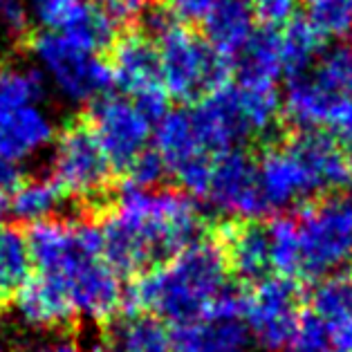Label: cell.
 Returning <instances> with one entry per match:
<instances>
[{
    "instance_id": "1",
    "label": "cell",
    "mask_w": 352,
    "mask_h": 352,
    "mask_svg": "<svg viewBox=\"0 0 352 352\" xmlns=\"http://www.w3.org/2000/svg\"><path fill=\"white\" fill-rule=\"evenodd\" d=\"M97 222L104 261L119 278L157 267L207 234L200 204L177 186L144 191L117 184L113 202Z\"/></svg>"
},
{
    "instance_id": "2",
    "label": "cell",
    "mask_w": 352,
    "mask_h": 352,
    "mask_svg": "<svg viewBox=\"0 0 352 352\" xmlns=\"http://www.w3.org/2000/svg\"><path fill=\"white\" fill-rule=\"evenodd\" d=\"M227 261L216 236L207 231L170 261L131 278L122 294V316L153 314L173 325L202 321L227 287Z\"/></svg>"
},
{
    "instance_id": "3",
    "label": "cell",
    "mask_w": 352,
    "mask_h": 352,
    "mask_svg": "<svg viewBox=\"0 0 352 352\" xmlns=\"http://www.w3.org/2000/svg\"><path fill=\"white\" fill-rule=\"evenodd\" d=\"M162 85L168 99L195 104L234 79V61L207 45L200 34L184 23H173L155 38Z\"/></svg>"
},
{
    "instance_id": "4",
    "label": "cell",
    "mask_w": 352,
    "mask_h": 352,
    "mask_svg": "<svg viewBox=\"0 0 352 352\" xmlns=\"http://www.w3.org/2000/svg\"><path fill=\"white\" fill-rule=\"evenodd\" d=\"M52 175L67 197L79 202L81 216L97 220L117 193V179L83 115L74 117L56 135Z\"/></svg>"
},
{
    "instance_id": "5",
    "label": "cell",
    "mask_w": 352,
    "mask_h": 352,
    "mask_svg": "<svg viewBox=\"0 0 352 352\" xmlns=\"http://www.w3.org/2000/svg\"><path fill=\"white\" fill-rule=\"evenodd\" d=\"M300 240L303 280H319L343 270L352 258V197L323 193L300 202L294 211Z\"/></svg>"
},
{
    "instance_id": "6",
    "label": "cell",
    "mask_w": 352,
    "mask_h": 352,
    "mask_svg": "<svg viewBox=\"0 0 352 352\" xmlns=\"http://www.w3.org/2000/svg\"><path fill=\"white\" fill-rule=\"evenodd\" d=\"M25 47L34 54L54 88L74 104H90L115 85L106 58L85 52L61 32L30 34Z\"/></svg>"
},
{
    "instance_id": "7",
    "label": "cell",
    "mask_w": 352,
    "mask_h": 352,
    "mask_svg": "<svg viewBox=\"0 0 352 352\" xmlns=\"http://www.w3.org/2000/svg\"><path fill=\"white\" fill-rule=\"evenodd\" d=\"M83 119L104 151L115 177H122L131 162L148 148L153 137V126L124 94L108 92L90 101Z\"/></svg>"
},
{
    "instance_id": "8",
    "label": "cell",
    "mask_w": 352,
    "mask_h": 352,
    "mask_svg": "<svg viewBox=\"0 0 352 352\" xmlns=\"http://www.w3.org/2000/svg\"><path fill=\"white\" fill-rule=\"evenodd\" d=\"M300 280L267 276L247 289L245 325L267 352H283L300 316Z\"/></svg>"
},
{
    "instance_id": "9",
    "label": "cell",
    "mask_w": 352,
    "mask_h": 352,
    "mask_svg": "<svg viewBox=\"0 0 352 352\" xmlns=\"http://www.w3.org/2000/svg\"><path fill=\"white\" fill-rule=\"evenodd\" d=\"M207 200L236 220H261L270 209L263 200L256 157L245 148H231L213 157Z\"/></svg>"
},
{
    "instance_id": "10",
    "label": "cell",
    "mask_w": 352,
    "mask_h": 352,
    "mask_svg": "<svg viewBox=\"0 0 352 352\" xmlns=\"http://www.w3.org/2000/svg\"><path fill=\"white\" fill-rule=\"evenodd\" d=\"M283 146L310 177L316 195L337 193L350 184L352 151L325 131H285Z\"/></svg>"
},
{
    "instance_id": "11",
    "label": "cell",
    "mask_w": 352,
    "mask_h": 352,
    "mask_svg": "<svg viewBox=\"0 0 352 352\" xmlns=\"http://www.w3.org/2000/svg\"><path fill=\"white\" fill-rule=\"evenodd\" d=\"M188 113H191L197 142L211 157L231 148H240V144L252 137L247 119L240 110L238 90L231 83L195 101Z\"/></svg>"
},
{
    "instance_id": "12",
    "label": "cell",
    "mask_w": 352,
    "mask_h": 352,
    "mask_svg": "<svg viewBox=\"0 0 352 352\" xmlns=\"http://www.w3.org/2000/svg\"><path fill=\"white\" fill-rule=\"evenodd\" d=\"M211 234L222 247L227 270L238 283L254 285L267 278L270 265V234L261 220H220Z\"/></svg>"
},
{
    "instance_id": "13",
    "label": "cell",
    "mask_w": 352,
    "mask_h": 352,
    "mask_svg": "<svg viewBox=\"0 0 352 352\" xmlns=\"http://www.w3.org/2000/svg\"><path fill=\"white\" fill-rule=\"evenodd\" d=\"M106 58L113 72V83L128 99L151 90L164 88L160 74V54L155 41L140 30H126L117 36Z\"/></svg>"
},
{
    "instance_id": "14",
    "label": "cell",
    "mask_w": 352,
    "mask_h": 352,
    "mask_svg": "<svg viewBox=\"0 0 352 352\" xmlns=\"http://www.w3.org/2000/svg\"><path fill=\"white\" fill-rule=\"evenodd\" d=\"M256 166H258L261 193L270 213L316 197L310 177L280 140L265 144L256 157Z\"/></svg>"
},
{
    "instance_id": "15",
    "label": "cell",
    "mask_w": 352,
    "mask_h": 352,
    "mask_svg": "<svg viewBox=\"0 0 352 352\" xmlns=\"http://www.w3.org/2000/svg\"><path fill=\"white\" fill-rule=\"evenodd\" d=\"M348 94L332 92L314 79V76H298L287 81V92L280 99V122H285L287 131H325L337 119V110Z\"/></svg>"
},
{
    "instance_id": "16",
    "label": "cell",
    "mask_w": 352,
    "mask_h": 352,
    "mask_svg": "<svg viewBox=\"0 0 352 352\" xmlns=\"http://www.w3.org/2000/svg\"><path fill=\"white\" fill-rule=\"evenodd\" d=\"M14 307L25 325L43 330L67 328L76 316L65 285L47 274L30 276L28 283L16 292Z\"/></svg>"
},
{
    "instance_id": "17",
    "label": "cell",
    "mask_w": 352,
    "mask_h": 352,
    "mask_svg": "<svg viewBox=\"0 0 352 352\" xmlns=\"http://www.w3.org/2000/svg\"><path fill=\"white\" fill-rule=\"evenodd\" d=\"M56 140L54 124L36 106L0 117V157L21 164Z\"/></svg>"
},
{
    "instance_id": "18",
    "label": "cell",
    "mask_w": 352,
    "mask_h": 352,
    "mask_svg": "<svg viewBox=\"0 0 352 352\" xmlns=\"http://www.w3.org/2000/svg\"><path fill=\"white\" fill-rule=\"evenodd\" d=\"M252 332L243 321H191L170 328L173 352H247Z\"/></svg>"
},
{
    "instance_id": "19",
    "label": "cell",
    "mask_w": 352,
    "mask_h": 352,
    "mask_svg": "<svg viewBox=\"0 0 352 352\" xmlns=\"http://www.w3.org/2000/svg\"><path fill=\"white\" fill-rule=\"evenodd\" d=\"M256 30V16L249 0H220L202 23V38L218 54L234 58Z\"/></svg>"
},
{
    "instance_id": "20",
    "label": "cell",
    "mask_w": 352,
    "mask_h": 352,
    "mask_svg": "<svg viewBox=\"0 0 352 352\" xmlns=\"http://www.w3.org/2000/svg\"><path fill=\"white\" fill-rule=\"evenodd\" d=\"M280 74V32L267 25H256L252 38L234 58L236 85H276Z\"/></svg>"
},
{
    "instance_id": "21",
    "label": "cell",
    "mask_w": 352,
    "mask_h": 352,
    "mask_svg": "<svg viewBox=\"0 0 352 352\" xmlns=\"http://www.w3.org/2000/svg\"><path fill=\"white\" fill-rule=\"evenodd\" d=\"M153 148L160 153L168 168V175L186 162L200 155H207L197 142L195 128L188 108L168 110V113L153 126ZM211 157V155H209Z\"/></svg>"
},
{
    "instance_id": "22",
    "label": "cell",
    "mask_w": 352,
    "mask_h": 352,
    "mask_svg": "<svg viewBox=\"0 0 352 352\" xmlns=\"http://www.w3.org/2000/svg\"><path fill=\"white\" fill-rule=\"evenodd\" d=\"M108 339L119 352H170V330L153 314L122 316L110 321Z\"/></svg>"
},
{
    "instance_id": "23",
    "label": "cell",
    "mask_w": 352,
    "mask_h": 352,
    "mask_svg": "<svg viewBox=\"0 0 352 352\" xmlns=\"http://www.w3.org/2000/svg\"><path fill=\"white\" fill-rule=\"evenodd\" d=\"M63 188L56 184L52 175H36L25 177L21 186L12 193L10 211L19 222H41L54 218V213L65 202Z\"/></svg>"
},
{
    "instance_id": "24",
    "label": "cell",
    "mask_w": 352,
    "mask_h": 352,
    "mask_svg": "<svg viewBox=\"0 0 352 352\" xmlns=\"http://www.w3.org/2000/svg\"><path fill=\"white\" fill-rule=\"evenodd\" d=\"M323 52V38L314 32V28L303 16H294L285 23L280 32V54H283V72L287 79L305 76L307 70L319 61Z\"/></svg>"
},
{
    "instance_id": "25",
    "label": "cell",
    "mask_w": 352,
    "mask_h": 352,
    "mask_svg": "<svg viewBox=\"0 0 352 352\" xmlns=\"http://www.w3.org/2000/svg\"><path fill=\"white\" fill-rule=\"evenodd\" d=\"M307 303L325 325L352 319V270H337L314 280Z\"/></svg>"
},
{
    "instance_id": "26",
    "label": "cell",
    "mask_w": 352,
    "mask_h": 352,
    "mask_svg": "<svg viewBox=\"0 0 352 352\" xmlns=\"http://www.w3.org/2000/svg\"><path fill=\"white\" fill-rule=\"evenodd\" d=\"M45 92V79L36 67L0 61V117L14 110L36 106Z\"/></svg>"
},
{
    "instance_id": "27",
    "label": "cell",
    "mask_w": 352,
    "mask_h": 352,
    "mask_svg": "<svg viewBox=\"0 0 352 352\" xmlns=\"http://www.w3.org/2000/svg\"><path fill=\"white\" fill-rule=\"evenodd\" d=\"M32 276V258L25 234L14 225L0 227V296L16 294Z\"/></svg>"
},
{
    "instance_id": "28",
    "label": "cell",
    "mask_w": 352,
    "mask_h": 352,
    "mask_svg": "<svg viewBox=\"0 0 352 352\" xmlns=\"http://www.w3.org/2000/svg\"><path fill=\"white\" fill-rule=\"evenodd\" d=\"M65 38H70L74 45H79L85 52L101 54L113 47V43L122 32L110 21V16L90 3H83L79 14L74 16L72 23L61 32Z\"/></svg>"
},
{
    "instance_id": "29",
    "label": "cell",
    "mask_w": 352,
    "mask_h": 352,
    "mask_svg": "<svg viewBox=\"0 0 352 352\" xmlns=\"http://www.w3.org/2000/svg\"><path fill=\"white\" fill-rule=\"evenodd\" d=\"M270 265L276 276L298 278L300 274V240L294 213H278L267 222Z\"/></svg>"
},
{
    "instance_id": "30",
    "label": "cell",
    "mask_w": 352,
    "mask_h": 352,
    "mask_svg": "<svg viewBox=\"0 0 352 352\" xmlns=\"http://www.w3.org/2000/svg\"><path fill=\"white\" fill-rule=\"evenodd\" d=\"M236 90L252 137L270 133L280 122V94L276 85H236Z\"/></svg>"
},
{
    "instance_id": "31",
    "label": "cell",
    "mask_w": 352,
    "mask_h": 352,
    "mask_svg": "<svg viewBox=\"0 0 352 352\" xmlns=\"http://www.w3.org/2000/svg\"><path fill=\"white\" fill-rule=\"evenodd\" d=\"M303 19L325 38H352V0H305Z\"/></svg>"
},
{
    "instance_id": "32",
    "label": "cell",
    "mask_w": 352,
    "mask_h": 352,
    "mask_svg": "<svg viewBox=\"0 0 352 352\" xmlns=\"http://www.w3.org/2000/svg\"><path fill=\"white\" fill-rule=\"evenodd\" d=\"M314 79L323 88L352 97V38L319 58Z\"/></svg>"
},
{
    "instance_id": "33",
    "label": "cell",
    "mask_w": 352,
    "mask_h": 352,
    "mask_svg": "<svg viewBox=\"0 0 352 352\" xmlns=\"http://www.w3.org/2000/svg\"><path fill=\"white\" fill-rule=\"evenodd\" d=\"M166 175L168 168L164 164V160L160 157V153L155 148H146L131 162V166L124 170L117 184L151 191V188H157Z\"/></svg>"
},
{
    "instance_id": "34",
    "label": "cell",
    "mask_w": 352,
    "mask_h": 352,
    "mask_svg": "<svg viewBox=\"0 0 352 352\" xmlns=\"http://www.w3.org/2000/svg\"><path fill=\"white\" fill-rule=\"evenodd\" d=\"M283 352H330L328 325L312 312H300Z\"/></svg>"
},
{
    "instance_id": "35",
    "label": "cell",
    "mask_w": 352,
    "mask_h": 352,
    "mask_svg": "<svg viewBox=\"0 0 352 352\" xmlns=\"http://www.w3.org/2000/svg\"><path fill=\"white\" fill-rule=\"evenodd\" d=\"M83 3L85 0H28V10H32L34 19L47 28V32H63Z\"/></svg>"
},
{
    "instance_id": "36",
    "label": "cell",
    "mask_w": 352,
    "mask_h": 352,
    "mask_svg": "<svg viewBox=\"0 0 352 352\" xmlns=\"http://www.w3.org/2000/svg\"><path fill=\"white\" fill-rule=\"evenodd\" d=\"M0 28L10 38L25 45L30 38V10L25 0H0Z\"/></svg>"
},
{
    "instance_id": "37",
    "label": "cell",
    "mask_w": 352,
    "mask_h": 352,
    "mask_svg": "<svg viewBox=\"0 0 352 352\" xmlns=\"http://www.w3.org/2000/svg\"><path fill=\"white\" fill-rule=\"evenodd\" d=\"M256 21L267 28H278L294 19L298 0H249Z\"/></svg>"
},
{
    "instance_id": "38",
    "label": "cell",
    "mask_w": 352,
    "mask_h": 352,
    "mask_svg": "<svg viewBox=\"0 0 352 352\" xmlns=\"http://www.w3.org/2000/svg\"><path fill=\"white\" fill-rule=\"evenodd\" d=\"M218 3L220 0H164L173 19L184 25L204 23V19L213 12V7Z\"/></svg>"
},
{
    "instance_id": "39",
    "label": "cell",
    "mask_w": 352,
    "mask_h": 352,
    "mask_svg": "<svg viewBox=\"0 0 352 352\" xmlns=\"http://www.w3.org/2000/svg\"><path fill=\"white\" fill-rule=\"evenodd\" d=\"M25 179L21 164L0 157V191L3 193H14Z\"/></svg>"
},
{
    "instance_id": "40",
    "label": "cell",
    "mask_w": 352,
    "mask_h": 352,
    "mask_svg": "<svg viewBox=\"0 0 352 352\" xmlns=\"http://www.w3.org/2000/svg\"><path fill=\"white\" fill-rule=\"evenodd\" d=\"M330 348L337 352H352V319L328 325Z\"/></svg>"
},
{
    "instance_id": "41",
    "label": "cell",
    "mask_w": 352,
    "mask_h": 352,
    "mask_svg": "<svg viewBox=\"0 0 352 352\" xmlns=\"http://www.w3.org/2000/svg\"><path fill=\"white\" fill-rule=\"evenodd\" d=\"M25 352H81L79 348L74 346L70 341H56V343H45V346H36V348H30Z\"/></svg>"
},
{
    "instance_id": "42",
    "label": "cell",
    "mask_w": 352,
    "mask_h": 352,
    "mask_svg": "<svg viewBox=\"0 0 352 352\" xmlns=\"http://www.w3.org/2000/svg\"><path fill=\"white\" fill-rule=\"evenodd\" d=\"M10 209V200H7V193L0 191V218L5 216V211Z\"/></svg>"
},
{
    "instance_id": "43",
    "label": "cell",
    "mask_w": 352,
    "mask_h": 352,
    "mask_svg": "<svg viewBox=\"0 0 352 352\" xmlns=\"http://www.w3.org/2000/svg\"><path fill=\"white\" fill-rule=\"evenodd\" d=\"M92 352H119L117 348H110V346H99V348H94Z\"/></svg>"
},
{
    "instance_id": "44",
    "label": "cell",
    "mask_w": 352,
    "mask_h": 352,
    "mask_svg": "<svg viewBox=\"0 0 352 352\" xmlns=\"http://www.w3.org/2000/svg\"><path fill=\"white\" fill-rule=\"evenodd\" d=\"M85 3H90L94 7H104L106 5V0H85Z\"/></svg>"
},
{
    "instance_id": "45",
    "label": "cell",
    "mask_w": 352,
    "mask_h": 352,
    "mask_svg": "<svg viewBox=\"0 0 352 352\" xmlns=\"http://www.w3.org/2000/svg\"><path fill=\"white\" fill-rule=\"evenodd\" d=\"M0 310H3V296H0Z\"/></svg>"
},
{
    "instance_id": "46",
    "label": "cell",
    "mask_w": 352,
    "mask_h": 352,
    "mask_svg": "<svg viewBox=\"0 0 352 352\" xmlns=\"http://www.w3.org/2000/svg\"><path fill=\"white\" fill-rule=\"evenodd\" d=\"M0 352H5V348H3V343H0Z\"/></svg>"
},
{
    "instance_id": "47",
    "label": "cell",
    "mask_w": 352,
    "mask_h": 352,
    "mask_svg": "<svg viewBox=\"0 0 352 352\" xmlns=\"http://www.w3.org/2000/svg\"><path fill=\"white\" fill-rule=\"evenodd\" d=\"M350 184H352V177H350Z\"/></svg>"
}]
</instances>
